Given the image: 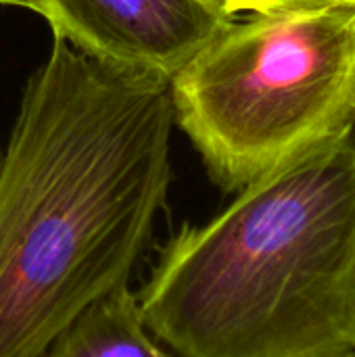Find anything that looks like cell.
<instances>
[{
    "mask_svg": "<svg viewBox=\"0 0 355 357\" xmlns=\"http://www.w3.org/2000/svg\"><path fill=\"white\" fill-rule=\"evenodd\" d=\"M169 79L54 38L0 155V357H42L128 287L172 184Z\"/></svg>",
    "mask_w": 355,
    "mask_h": 357,
    "instance_id": "6da1fadb",
    "label": "cell"
},
{
    "mask_svg": "<svg viewBox=\"0 0 355 357\" xmlns=\"http://www.w3.org/2000/svg\"><path fill=\"white\" fill-rule=\"evenodd\" d=\"M178 357H343L355 351V134L318 144L184 226L138 293Z\"/></svg>",
    "mask_w": 355,
    "mask_h": 357,
    "instance_id": "7a4b0ae2",
    "label": "cell"
},
{
    "mask_svg": "<svg viewBox=\"0 0 355 357\" xmlns=\"http://www.w3.org/2000/svg\"><path fill=\"white\" fill-rule=\"evenodd\" d=\"M169 88L174 121L207 174L239 192L354 130L355 2L234 19Z\"/></svg>",
    "mask_w": 355,
    "mask_h": 357,
    "instance_id": "3957f363",
    "label": "cell"
},
{
    "mask_svg": "<svg viewBox=\"0 0 355 357\" xmlns=\"http://www.w3.org/2000/svg\"><path fill=\"white\" fill-rule=\"evenodd\" d=\"M27 8L86 56L165 79L230 23L201 0H27Z\"/></svg>",
    "mask_w": 355,
    "mask_h": 357,
    "instance_id": "277c9868",
    "label": "cell"
},
{
    "mask_svg": "<svg viewBox=\"0 0 355 357\" xmlns=\"http://www.w3.org/2000/svg\"><path fill=\"white\" fill-rule=\"evenodd\" d=\"M42 357H178L149 333L138 295L121 287L86 307Z\"/></svg>",
    "mask_w": 355,
    "mask_h": 357,
    "instance_id": "5b68a950",
    "label": "cell"
},
{
    "mask_svg": "<svg viewBox=\"0 0 355 357\" xmlns=\"http://www.w3.org/2000/svg\"><path fill=\"white\" fill-rule=\"evenodd\" d=\"M201 2L218 17L226 21H234L239 15H264L274 10L324 6V4L355 2V0H201Z\"/></svg>",
    "mask_w": 355,
    "mask_h": 357,
    "instance_id": "8992f818",
    "label": "cell"
},
{
    "mask_svg": "<svg viewBox=\"0 0 355 357\" xmlns=\"http://www.w3.org/2000/svg\"><path fill=\"white\" fill-rule=\"evenodd\" d=\"M0 4H8V6H25V8H27V0H0Z\"/></svg>",
    "mask_w": 355,
    "mask_h": 357,
    "instance_id": "52a82bcc",
    "label": "cell"
},
{
    "mask_svg": "<svg viewBox=\"0 0 355 357\" xmlns=\"http://www.w3.org/2000/svg\"><path fill=\"white\" fill-rule=\"evenodd\" d=\"M343 357H355V351H352V354H347V356H343Z\"/></svg>",
    "mask_w": 355,
    "mask_h": 357,
    "instance_id": "ba28073f",
    "label": "cell"
},
{
    "mask_svg": "<svg viewBox=\"0 0 355 357\" xmlns=\"http://www.w3.org/2000/svg\"><path fill=\"white\" fill-rule=\"evenodd\" d=\"M354 134H355V111H354Z\"/></svg>",
    "mask_w": 355,
    "mask_h": 357,
    "instance_id": "9c48e42d",
    "label": "cell"
}]
</instances>
